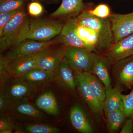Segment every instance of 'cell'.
<instances>
[{"label": "cell", "mask_w": 133, "mask_h": 133, "mask_svg": "<svg viewBox=\"0 0 133 133\" xmlns=\"http://www.w3.org/2000/svg\"><path fill=\"white\" fill-rule=\"evenodd\" d=\"M63 43L60 35L50 41L41 42L27 38L10 49L7 57L9 58L31 56L40 53L51 45Z\"/></svg>", "instance_id": "obj_5"}, {"label": "cell", "mask_w": 133, "mask_h": 133, "mask_svg": "<svg viewBox=\"0 0 133 133\" xmlns=\"http://www.w3.org/2000/svg\"><path fill=\"white\" fill-rule=\"evenodd\" d=\"M42 52L31 56L11 58L6 56V69L11 77L22 78L32 69L36 68L37 59Z\"/></svg>", "instance_id": "obj_7"}, {"label": "cell", "mask_w": 133, "mask_h": 133, "mask_svg": "<svg viewBox=\"0 0 133 133\" xmlns=\"http://www.w3.org/2000/svg\"><path fill=\"white\" fill-rule=\"evenodd\" d=\"M121 97L123 110L127 118H131L133 116V88L129 94H122Z\"/></svg>", "instance_id": "obj_27"}, {"label": "cell", "mask_w": 133, "mask_h": 133, "mask_svg": "<svg viewBox=\"0 0 133 133\" xmlns=\"http://www.w3.org/2000/svg\"><path fill=\"white\" fill-rule=\"evenodd\" d=\"M70 119L72 126L79 132L83 133L93 132L92 127L84 113L78 106H74L71 108Z\"/></svg>", "instance_id": "obj_19"}, {"label": "cell", "mask_w": 133, "mask_h": 133, "mask_svg": "<svg viewBox=\"0 0 133 133\" xmlns=\"http://www.w3.org/2000/svg\"><path fill=\"white\" fill-rule=\"evenodd\" d=\"M21 9L0 13V33L2 31L5 25L7 24Z\"/></svg>", "instance_id": "obj_30"}, {"label": "cell", "mask_w": 133, "mask_h": 133, "mask_svg": "<svg viewBox=\"0 0 133 133\" xmlns=\"http://www.w3.org/2000/svg\"><path fill=\"white\" fill-rule=\"evenodd\" d=\"M65 22L52 18L33 20L30 22L27 38L41 42L52 40L60 35Z\"/></svg>", "instance_id": "obj_2"}, {"label": "cell", "mask_w": 133, "mask_h": 133, "mask_svg": "<svg viewBox=\"0 0 133 133\" xmlns=\"http://www.w3.org/2000/svg\"><path fill=\"white\" fill-rule=\"evenodd\" d=\"M76 18L79 23L91 29L97 33L102 44L103 51L111 46L113 41L109 18L96 17L85 10Z\"/></svg>", "instance_id": "obj_3"}, {"label": "cell", "mask_w": 133, "mask_h": 133, "mask_svg": "<svg viewBox=\"0 0 133 133\" xmlns=\"http://www.w3.org/2000/svg\"><path fill=\"white\" fill-rule=\"evenodd\" d=\"M122 91L119 85L106 90L105 97L103 102V111L105 115L110 112L123 109Z\"/></svg>", "instance_id": "obj_17"}, {"label": "cell", "mask_w": 133, "mask_h": 133, "mask_svg": "<svg viewBox=\"0 0 133 133\" xmlns=\"http://www.w3.org/2000/svg\"><path fill=\"white\" fill-rule=\"evenodd\" d=\"M109 64H110V63L104 56L101 53L96 52L94 64L91 72L102 81L106 90L112 87L108 71Z\"/></svg>", "instance_id": "obj_18"}, {"label": "cell", "mask_w": 133, "mask_h": 133, "mask_svg": "<svg viewBox=\"0 0 133 133\" xmlns=\"http://www.w3.org/2000/svg\"><path fill=\"white\" fill-rule=\"evenodd\" d=\"M96 52L84 48L67 47L64 58L74 72H91Z\"/></svg>", "instance_id": "obj_4"}, {"label": "cell", "mask_w": 133, "mask_h": 133, "mask_svg": "<svg viewBox=\"0 0 133 133\" xmlns=\"http://www.w3.org/2000/svg\"><path fill=\"white\" fill-rule=\"evenodd\" d=\"M43 7L42 5L38 2L34 1L30 3L28 6V12L31 16H40L43 12Z\"/></svg>", "instance_id": "obj_31"}, {"label": "cell", "mask_w": 133, "mask_h": 133, "mask_svg": "<svg viewBox=\"0 0 133 133\" xmlns=\"http://www.w3.org/2000/svg\"><path fill=\"white\" fill-rule=\"evenodd\" d=\"M25 128L30 133H56L59 131L56 127L45 124H28L25 126Z\"/></svg>", "instance_id": "obj_24"}, {"label": "cell", "mask_w": 133, "mask_h": 133, "mask_svg": "<svg viewBox=\"0 0 133 133\" xmlns=\"http://www.w3.org/2000/svg\"><path fill=\"white\" fill-rule=\"evenodd\" d=\"M6 57L1 55L0 59V85L1 91L8 81L11 77L6 67Z\"/></svg>", "instance_id": "obj_29"}, {"label": "cell", "mask_w": 133, "mask_h": 133, "mask_svg": "<svg viewBox=\"0 0 133 133\" xmlns=\"http://www.w3.org/2000/svg\"><path fill=\"white\" fill-rule=\"evenodd\" d=\"M117 81L126 88H133V56L120 60L114 64Z\"/></svg>", "instance_id": "obj_13"}, {"label": "cell", "mask_w": 133, "mask_h": 133, "mask_svg": "<svg viewBox=\"0 0 133 133\" xmlns=\"http://www.w3.org/2000/svg\"><path fill=\"white\" fill-rule=\"evenodd\" d=\"M14 121L9 116L4 114L1 115L0 133H11L13 130L16 129Z\"/></svg>", "instance_id": "obj_28"}, {"label": "cell", "mask_w": 133, "mask_h": 133, "mask_svg": "<svg viewBox=\"0 0 133 133\" xmlns=\"http://www.w3.org/2000/svg\"><path fill=\"white\" fill-rule=\"evenodd\" d=\"M120 133H133V121L132 118H127Z\"/></svg>", "instance_id": "obj_33"}, {"label": "cell", "mask_w": 133, "mask_h": 133, "mask_svg": "<svg viewBox=\"0 0 133 133\" xmlns=\"http://www.w3.org/2000/svg\"><path fill=\"white\" fill-rule=\"evenodd\" d=\"M108 132L115 133L119 129L127 118L123 109L115 110L106 115Z\"/></svg>", "instance_id": "obj_23"}, {"label": "cell", "mask_w": 133, "mask_h": 133, "mask_svg": "<svg viewBox=\"0 0 133 133\" xmlns=\"http://www.w3.org/2000/svg\"><path fill=\"white\" fill-rule=\"evenodd\" d=\"M85 10L91 15L102 19L109 18L112 14L109 6L105 4H99L93 9Z\"/></svg>", "instance_id": "obj_25"}, {"label": "cell", "mask_w": 133, "mask_h": 133, "mask_svg": "<svg viewBox=\"0 0 133 133\" xmlns=\"http://www.w3.org/2000/svg\"><path fill=\"white\" fill-rule=\"evenodd\" d=\"M76 86L81 97L84 100L91 110L98 115H102L103 103L100 101L88 85L83 72H74Z\"/></svg>", "instance_id": "obj_11"}, {"label": "cell", "mask_w": 133, "mask_h": 133, "mask_svg": "<svg viewBox=\"0 0 133 133\" xmlns=\"http://www.w3.org/2000/svg\"><path fill=\"white\" fill-rule=\"evenodd\" d=\"M100 53L111 64L133 56V33L113 43L111 47Z\"/></svg>", "instance_id": "obj_9"}, {"label": "cell", "mask_w": 133, "mask_h": 133, "mask_svg": "<svg viewBox=\"0 0 133 133\" xmlns=\"http://www.w3.org/2000/svg\"><path fill=\"white\" fill-rule=\"evenodd\" d=\"M38 109L53 116L59 114V108L56 98L51 92H46L40 95L36 101Z\"/></svg>", "instance_id": "obj_21"}, {"label": "cell", "mask_w": 133, "mask_h": 133, "mask_svg": "<svg viewBox=\"0 0 133 133\" xmlns=\"http://www.w3.org/2000/svg\"><path fill=\"white\" fill-rule=\"evenodd\" d=\"M109 18L113 43L133 34V12L127 14H112Z\"/></svg>", "instance_id": "obj_10"}, {"label": "cell", "mask_w": 133, "mask_h": 133, "mask_svg": "<svg viewBox=\"0 0 133 133\" xmlns=\"http://www.w3.org/2000/svg\"><path fill=\"white\" fill-rule=\"evenodd\" d=\"M36 86L22 78H10L1 92L11 100L26 99L37 90Z\"/></svg>", "instance_id": "obj_8"}, {"label": "cell", "mask_w": 133, "mask_h": 133, "mask_svg": "<svg viewBox=\"0 0 133 133\" xmlns=\"http://www.w3.org/2000/svg\"><path fill=\"white\" fill-rule=\"evenodd\" d=\"M67 47L63 43L57 44L43 51L37 59L36 68L55 72L64 58Z\"/></svg>", "instance_id": "obj_6"}, {"label": "cell", "mask_w": 133, "mask_h": 133, "mask_svg": "<svg viewBox=\"0 0 133 133\" xmlns=\"http://www.w3.org/2000/svg\"><path fill=\"white\" fill-rule=\"evenodd\" d=\"M83 73L91 90L100 101L103 103L106 95V88L103 83L91 72H84Z\"/></svg>", "instance_id": "obj_22"}, {"label": "cell", "mask_w": 133, "mask_h": 133, "mask_svg": "<svg viewBox=\"0 0 133 133\" xmlns=\"http://www.w3.org/2000/svg\"><path fill=\"white\" fill-rule=\"evenodd\" d=\"M77 22L75 17L68 19L65 23L60 34L63 43L67 47L85 48L93 51L77 35L76 31Z\"/></svg>", "instance_id": "obj_15"}, {"label": "cell", "mask_w": 133, "mask_h": 133, "mask_svg": "<svg viewBox=\"0 0 133 133\" xmlns=\"http://www.w3.org/2000/svg\"><path fill=\"white\" fill-rule=\"evenodd\" d=\"M84 0H62L56 11L50 15L52 19H59L66 21L78 16L86 9Z\"/></svg>", "instance_id": "obj_12"}, {"label": "cell", "mask_w": 133, "mask_h": 133, "mask_svg": "<svg viewBox=\"0 0 133 133\" xmlns=\"http://www.w3.org/2000/svg\"><path fill=\"white\" fill-rule=\"evenodd\" d=\"M24 0H0V13L23 9Z\"/></svg>", "instance_id": "obj_26"}, {"label": "cell", "mask_w": 133, "mask_h": 133, "mask_svg": "<svg viewBox=\"0 0 133 133\" xmlns=\"http://www.w3.org/2000/svg\"><path fill=\"white\" fill-rule=\"evenodd\" d=\"M131 118H132V119L133 121V116H132V117H131Z\"/></svg>", "instance_id": "obj_34"}, {"label": "cell", "mask_w": 133, "mask_h": 133, "mask_svg": "<svg viewBox=\"0 0 133 133\" xmlns=\"http://www.w3.org/2000/svg\"><path fill=\"white\" fill-rule=\"evenodd\" d=\"M12 100L6 97L2 93L0 95V114H4L6 111H8Z\"/></svg>", "instance_id": "obj_32"}, {"label": "cell", "mask_w": 133, "mask_h": 133, "mask_svg": "<svg viewBox=\"0 0 133 133\" xmlns=\"http://www.w3.org/2000/svg\"><path fill=\"white\" fill-rule=\"evenodd\" d=\"M55 72L48 71L36 68L32 69L22 78L31 84L38 87L49 84L54 79Z\"/></svg>", "instance_id": "obj_20"}, {"label": "cell", "mask_w": 133, "mask_h": 133, "mask_svg": "<svg viewBox=\"0 0 133 133\" xmlns=\"http://www.w3.org/2000/svg\"><path fill=\"white\" fill-rule=\"evenodd\" d=\"M54 79L58 85L64 89L73 90L77 87L73 70L65 58L55 71Z\"/></svg>", "instance_id": "obj_16"}, {"label": "cell", "mask_w": 133, "mask_h": 133, "mask_svg": "<svg viewBox=\"0 0 133 133\" xmlns=\"http://www.w3.org/2000/svg\"><path fill=\"white\" fill-rule=\"evenodd\" d=\"M30 22L22 9L3 28L0 33V50L4 52L27 39Z\"/></svg>", "instance_id": "obj_1"}, {"label": "cell", "mask_w": 133, "mask_h": 133, "mask_svg": "<svg viewBox=\"0 0 133 133\" xmlns=\"http://www.w3.org/2000/svg\"><path fill=\"white\" fill-rule=\"evenodd\" d=\"M8 111L28 118L42 120L46 119L45 115L25 99L12 100Z\"/></svg>", "instance_id": "obj_14"}]
</instances>
